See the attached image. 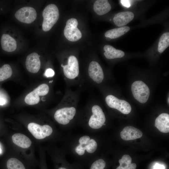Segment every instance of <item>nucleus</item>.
<instances>
[{
    "instance_id": "nucleus-6",
    "label": "nucleus",
    "mask_w": 169,
    "mask_h": 169,
    "mask_svg": "<svg viewBox=\"0 0 169 169\" xmlns=\"http://www.w3.org/2000/svg\"><path fill=\"white\" fill-rule=\"evenodd\" d=\"M131 90L134 98L141 103L147 102L150 94L149 89L143 82L136 81L132 84Z\"/></svg>"
},
{
    "instance_id": "nucleus-32",
    "label": "nucleus",
    "mask_w": 169,
    "mask_h": 169,
    "mask_svg": "<svg viewBox=\"0 0 169 169\" xmlns=\"http://www.w3.org/2000/svg\"><path fill=\"white\" fill-rule=\"evenodd\" d=\"M2 153V150L1 147L0 145V154H1Z\"/></svg>"
},
{
    "instance_id": "nucleus-28",
    "label": "nucleus",
    "mask_w": 169,
    "mask_h": 169,
    "mask_svg": "<svg viewBox=\"0 0 169 169\" xmlns=\"http://www.w3.org/2000/svg\"><path fill=\"white\" fill-rule=\"evenodd\" d=\"M54 74V71L50 68L47 69L45 73V75L47 77H52Z\"/></svg>"
},
{
    "instance_id": "nucleus-9",
    "label": "nucleus",
    "mask_w": 169,
    "mask_h": 169,
    "mask_svg": "<svg viewBox=\"0 0 169 169\" xmlns=\"http://www.w3.org/2000/svg\"><path fill=\"white\" fill-rule=\"evenodd\" d=\"M49 91V86L45 84H42L26 95L25 98V102L30 105L36 104L40 100L39 96L46 95Z\"/></svg>"
},
{
    "instance_id": "nucleus-33",
    "label": "nucleus",
    "mask_w": 169,
    "mask_h": 169,
    "mask_svg": "<svg viewBox=\"0 0 169 169\" xmlns=\"http://www.w3.org/2000/svg\"><path fill=\"white\" fill-rule=\"evenodd\" d=\"M169 97H168V98L167 99V103H168V104H169Z\"/></svg>"
},
{
    "instance_id": "nucleus-4",
    "label": "nucleus",
    "mask_w": 169,
    "mask_h": 169,
    "mask_svg": "<svg viewBox=\"0 0 169 169\" xmlns=\"http://www.w3.org/2000/svg\"><path fill=\"white\" fill-rule=\"evenodd\" d=\"M43 21L42 29L46 32L50 30L57 22L59 17V11L54 4H51L45 7L43 12Z\"/></svg>"
},
{
    "instance_id": "nucleus-19",
    "label": "nucleus",
    "mask_w": 169,
    "mask_h": 169,
    "mask_svg": "<svg viewBox=\"0 0 169 169\" xmlns=\"http://www.w3.org/2000/svg\"><path fill=\"white\" fill-rule=\"evenodd\" d=\"M12 138L14 144L22 148H28L32 144L31 140L28 137L21 133L14 134Z\"/></svg>"
},
{
    "instance_id": "nucleus-5",
    "label": "nucleus",
    "mask_w": 169,
    "mask_h": 169,
    "mask_svg": "<svg viewBox=\"0 0 169 169\" xmlns=\"http://www.w3.org/2000/svg\"><path fill=\"white\" fill-rule=\"evenodd\" d=\"M28 128L33 136L39 140L50 137L54 132V129L53 127L48 124L41 125L35 123L31 122L28 124Z\"/></svg>"
},
{
    "instance_id": "nucleus-16",
    "label": "nucleus",
    "mask_w": 169,
    "mask_h": 169,
    "mask_svg": "<svg viewBox=\"0 0 169 169\" xmlns=\"http://www.w3.org/2000/svg\"><path fill=\"white\" fill-rule=\"evenodd\" d=\"M134 14L130 11L122 12L116 14L113 18L115 25L122 27L125 26L133 20Z\"/></svg>"
},
{
    "instance_id": "nucleus-18",
    "label": "nucleus",
    "mask_w": 169,
    "mask_h": 169,
    "mask_svg": "<svg viewBox=\"0 0 169 169\" xmlns=\"http://www.w3.org/2000/svg\"><path fill=\"white\" fill-rule=\"evenodd\" d=\"M155 126L161 132H169V114L166 113H162L155 120Z\"/></svg>"
},
{
    "instance_id": "nucleus-26",
    "label": "nucleus",
    "mask_w": 169,
    "mask_h": 169,
    "mask_svg": "<svg viewBox=\"0 0 169 169\" xmlns=\"http://www.w3.org/2000/svg\"><path fill=\"white\" fill-rule=\"evenodd\" d=\"M7 166L8 169H25L23 163L15 158L9 159L7 161Z\"/></svg>"
},
{
    "instance_id": "nucleus-1",
    "label": "nucleus",
    "mask_w": 169,
    "mask_h": 169,
    "mask_svg": "<svg viewBox=\"0 0 169 169\" xmlns=\"http://www.w3.org/2000/svg\"><path fill=\"white\" fill-rule=\"evenodd\" d=\"M64 140V151L72 156L77 162L87 165L96 157L98 142L93 134H69Z\"/></svg>"
},
{
    "instance_id": "nucleus-22",
    "label": "nucleus",
    "mask_w": 169,
    "mask_h": 169,
    "mask_svg": "<svg viewBox=\"0 0 169 169\" xmlns=\"http://www.w3.org/2000/svg\"><path fill=\"white\" fill-rule=\"evenodd\" d=\"M130 29L128 26H123L119 28H114L106 31L105 34L106 38L110 39L118 38L127 32Z\"/></svg>"
},
{
    "instance_id": "nucleus-29",
    "label": "nucleus",
    "mask_w": 169,
    "mask_h": 169,
    "mask_svg": "<svg viewBox=\"0 0 169 169\" xmlns=\"http://www.w3.org/2000/svg\"><path fill=\"white\" fill-rule=\"evenodd\" d=\"M136 165L135 163H131L128 166H125L124 168H121L119 166L116 168V169H136Z\"/></svg>"
},
{
    "instance_id": "nucleus-11",
    "label": "nucleus",
    "mask_w": 169,
    "mask_h": 169,
    "mask_svg": "<svg viewBox=\"0 0 169 169\" xmlns=\"http://www.w3.org/2000/svg\"><path fill=\"white\" fill-rule=\"evenodd\" d=\"M15 16L20 22L29 24L35 20L37 17V13L33 8L31 7H25L17 11Z\"/></svg>"
},
{
    "instance_id": "nucleus-15",
    "label": "nucleus",
    "mask_w": 169,
    "mask_h": 169,
    "mask_svg": "<svg viewBox=\"0 0 169 169\" xmlns=\"http://www.w3.org/2000/svg\"><path fill=\"white\" fill-rule=\"evenodd\" d=\"M143 135L139 129L131 126L125 127L120 133L121 138L125 141L134 140L140 138Z\"/></svg>"
},
{
    "instance_id": "nucleus-31",
    "label": "nucleus",
    "mask_w": 169,
    "mask_h": 169,
    "mask_svg": "<svg viewBox=\"0 0 169 169\" xmlns=\"http://www.w3.org/2000/svg\"><path fill=\"white\" fill-rule=\"evenodd\" d=\"M163 166L159 164H157L155 166L154 169H163Z\"/></svg>"
},
{
    "instance_id": "nucleus-8",
    "label": "nucleus",
    "mask_w": 169,
    "mask_h": 169,
    "mask_svg": "<svg viewBox=\"0 0 169 169\" xmlns=\"http://www.w3.org/2000/svg\"><path fill=\"white\" fill-rule=\"evenodd\" d=\"M105 100L109 107L116 109L123 114H128L131 111V107L129 103L124 100H120L112 95H107Z\"/></svg>"
},
{
    "instance_id": "nucleus-25",
    "label": "nucleus",
    "mask_w": 169,
    "mask_h": 169,
    "mask_svg": "<svg viewBox=\"0 0 169 169\" xmlns=\"http://www.w3.org/2000/svg\"><path fill=\"white\" fill-rule=\"evenodd\" d=\"M11 66L6 64L0 68V81H4L10 78L12 74Z\"/></svg>"
},
{
    "instance_id": "nucleus-7",
    "label": "nucleus",
    "mask_w": 169,
    "mask_h": 169,
    "mask_svg": "<svg viewBox=\"0 0 169 169\" xmlns=\"http://www.w3.org/2000/svg\"><path fill=\"white\" fill-rule=\"evenodd\" d=\"M78 25V21L75 18H71L67 21L64 30V34L68 40L75 42L81 38L82 33L77 27Z\"/></svg>"
},
{
    "instance_id": "nucleus-27",
    "label": "nucleus",
    "mask_w": 169,
    "mask_h": 169,
    "mask_svg": "<svg viewBox=\"0 0 169 169\" xmlns=\"http://www.w3.org/2000/svg\"><path fill=\"white\" fill-rule=\"evenodd\" d=\"M131 161V158L129 155H125L123 156L122 158L119 161L120 164L119 167L122 168H124L130 164Z\"/></svg>"
},
{
    "instance_id": "nucleus-23",
    "label": "nucleus",
    "mask_w": 169,
    "mask_h": 169,
    "mask_svg": "<svg viewBox=\"0 0 169 169\" xmlns=\"http://www.w3.org/2000/svg\"><path fill=\"white\" fill-rule=\"evenodd\" d=\"M87 166L88 169H105L106 166V162L103 159L96 157Z\"/></svg>"
},
{
    "instance_id": "nucleus-13",
    "label": "nucleus",
    "mask_w": 169,
    "mask_h": 169,
    "mask_svg": "<svg viewBox=\"0 0 169 169\" xmlns=\"http://www.w3.org/2000/svg\"><path fill=\"white\" fill-rule=\"evenodd\" d=\"M88 74L91 79L98 84H100L104 78L101 67L95 61H92L90 63L88 68Z\"/></svg>"
},
{
    "instance_id": "nucleus-17",
    "label": "nucleus",
    "mask_w": 169,
    "mask_h": 169,
    "mask_svg": "<svg viewBox=\"0 0 169 169\" xmlns=\"http://www.w3.org/2000/svg\"><path fill=\"white\" fill-rule=\"evenodd\" d=\"M1 44L2 49L8 52L14 51L17 45L15 40L7 34H3L1 38Z\"/></svg>"
},
{
    "instance_id": "nucleus-21",
    "label": "nucleus",
    "mask_w": 169,
    "mask_h": 169,
    "mask_svg": "<svg viewBox=\"0 0 169 169\" xmlns=\"http://www.w3.org/2000/svg\"><path fill=\"white\" fill-rule=\"evenodd\" d=\"M105 52L104 55L107 59L121 58L125 55L124 52L120 50L116 49L109 45H105L104 47Z\"/></svg>"
},
{
    "instance_id": "nucleus-20",
    "label": "nucleus",
    "mask_w": 169,
    "mask_h": 169,
    "mask_svg": "<svg viewBox=\"0 0 169 169\" xmlns=\"http://www.w3.org/2000/svg\"><path fill=\"white\" fill-rule=\"evenodd\" d=\"M93 8L96 13L102 15L109 12L111 7L108 0H98L95 2Z\"/></svg>"
},
{
    "instance_id": "nucleus-14",
    "label": "nucleus",
    "mask_w": 169,
    "mask_h": 169,
    "mask_svg": "<svg viewBox=\"0 0 169 169\" xmlns=\"http://www.w3.org/2000/svg\"><path fill=\"white\" fill-rule=\"evenodd\" d=\"M39 57L37 53L35 52L27 56L26 61V66L29 72L36 73L39 71L41 66Z\"/></svg>"
},
{
    "instance_id": "nucleus-30",
    "label": "nucleus",
    "mask_w": 169,
    "mask_h": 169,
    "mask_svg": "<svg viewBox=\"0 0 169 169\" xmlns=\"http://www.w3.org/2000/svg\"><path fill=\"white\" fill-rule=\"evenodd\" d=\"M131 1L128 0H121L120 1L121 4L124 7L127 8L130 7Z\"/></svg>"
},
{
    "instance_id": "nucleus-2",
    "label": "nucleus",
    "mask_w": 169,
    "mask_h": 169,
    "mask_svg": "<svg viewBox=\"0 0 169 169\" xmlns=\"http://www.w3.org/2000/svg\"><path fill=\"white\" fill-rule=\"evenodd\" d=\"M81 118L80 125L84 130L93 134L106 124V117L102 109L98 105H94Z\"/></svg>"
},
{
    "instance_id": "nucleus-10",
    "label": "nucleus",
    "mask_w": 169,
    "mask_h": 169,
    "mask_svg": "<svg viewBox=\"0 0 169 169\" xmlns=\"http://www.w3.org/2000/svg\"><path fill=\"white\" fill-rule=\"evenodd\" d=\"M63 72L65 76L68 79H73L78 76L79 73L78 61L77 58L73 55L68 58L67 64L63 66Z\"/></svg>"
},
{
    "instance_id": "nucleus-3",
    "label": "nucleus",
    "mask_w": 169,
    "mask_h": 169,
    "mask_svg": "<svg viewBox=\"0 0 169 169\" xmlns=\"http://www.w3.org/2000/svg\"><path fill=\"white\" fill-rule=\"evenodd\" d=\"M77 110L73 106H66L57 110L54 114L55 121L66 131L70 130L74 126Z\"/></svg>"
},
{
    "instance_id": "nucleus-24",
    "label": "nucleus",
    "mask_w": 169,
    "mask_h": 169,
    "mask_svg": "<svg viewBox=\"0 0 169 169\" xmlns=\"http://www.w3.org/2000/svg\"><path fill=\"white\" fill-rule=\"evenodd\" d=\"M169 45V33H163L160 38L158 44V50L160 53H162Z\"/></svg>"
},
{
    "instance_id": "nucleus-12",
    "label": "nucleus",
    "mask_w": 169,
    "mask_h": 169,
    "mask_svg": "<svg viewBox=\"0 0 169 169\" xmlns=\"http://www.w3.org/2000/svg\"><path fill=\"white\" fill-rule=\"evenodd\" d=\"M55 156L57 163L56 169H83V164L77 162L70 163L65 159V153L63 151H58Z\"/></svg>"
}]
</instances>
